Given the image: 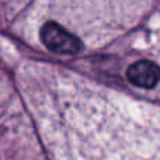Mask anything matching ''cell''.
<instances>
[{
    "label": "cell",
    "mask_w": 160,
    "mask_h": 160,
    "mask_svg": "<svg viewBox=\"0 0 160 160\" xmlns=\"http://www.w3.org/2000/svg\"><path fill=\"white\" fill-rule=\"evenodd\" d=\"M128 104L100 93L75 94L61 110L62 160H156V142Z\"/></svg>",
    "instance_id": "obj_1"
},
{
    "label": "cell",
    "mask_w": 160,
    "mask_h": 160,
    "mask_svg": "<svg viewBox=\"0 0 160 160\" xmlns=\"http://www.w3.org/2000/svg\"><path fill=\"white\" fill-rule=\"evenodd\" d=\"M41 39L49 51L61 55H75L83 49L82 39L55 21H48L42 25Z\"/></svg>",
    "instance_id": "obj_2"
},
{
    "label": "cell",
    "mask_w": 160,
    "mask_h": 160,
    "mask_svg": "<svg viewBox=\"0 0 160 160\" xmlns=\"http://www.w3.org/2000/svg\"><path fill=\"white\" fill-rule=\"evenodd\" d=\"M127 78L138 87L152 88L160 82V66L152 61H138L129 66Z\"/></svg>",
    "instance_id": "obj_3"
}]
</instances>
